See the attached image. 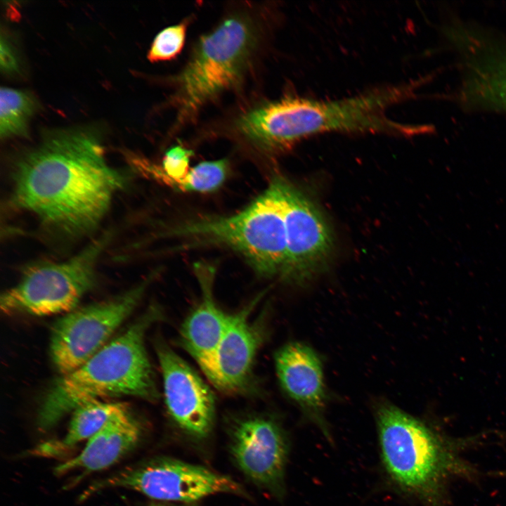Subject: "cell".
I'll use <instances>...</instances> for the list:
<instances>
[{
  "label": "cell",
  "mask_w": 506,
  "mask_h": 506,
  "mask_svg": "<svg viewBox=\"0 0 506 506\" xmlns=\"http://www.w3.org/2000/svg\"><path fill=\"white\" fill-rule=\"evenodd\" d=\"M171 235L195 245L229 247L264 276L280 275L286 261L284 215L271 183L237 214L192 220L175 227Z\"/></svg>",
  "instance_id": "cell-5"
},
{
  "label": "cell",
  "mask_w": 506,
  "mask_h": 506,
  "mask_svg": "<svg viewBox=\"0 0 506 506\" xmlns=\"http://www.w3.org/2000/svg\"><path fill=\"white\" fill-rule=\"evenodd\" d=\"M260 297L236 313L229 315L227 327L207 376L216 389L224 393L241 392L250 380L253 364L264 337L260 322L250 319Z\"/></svg>",
  "instance_id": "cell-14"
},
{
  "label": "cell",
  "mask_w": 506,
  "mask_h": 506,
  "mask_svg": "<svg viewBox=\"0 0 506 506\" xmlns=\"http://www.w3.org/2000/svg\"><path fill=\"white\" fill-rule=\"evenodd\" d=\"M155 348L169 416L186 433L197 438L207 436L212 429L215 415V401L211 389L164 342L157 340Z\"/></svg>",
  "instance_id": "cell-12"
},
{
  "label": "cell",
  "mask_w": 506,
  "mask_h": 506,
  "mask_svg": "<svg viewBox=\"0 0 506 506\" xmlns=\"http://www.w3.org/2000/svg\"><path fill=\"white\" fill-rule=\"evenodd\" d=\"M151 306L123 334L107 343L75 370L62 375L46 393L38 414L39 427H53L66 414L87 402L108 397L133 396L158 398L145 335L161 318Z\"/></svg>",
  "instance_id": "cell-4"
},
{
  "label": "cell",
  "mask_w": 506,
  "mask_h": 506,
  "mask_svg": "<svg viewBox=\"0 0 506 506\" xmlns=\"http://www.w3.org/2000/svg\"><path fill=\"white\" fill-rule=\"evenodd\" d=\"M274 361L283 390L331 441L325 419L327 396L319 355L304 343L292 342L276 351Z\"/></svg>",
  "instance_id": "cell-13"
},
{
  "label": "cell",
  "mask_w": 506,
  "mask_h": 506,
  "mask_svg": "<svg viewBox=\"0 0 506 506\" xmlns=\"http://www.w3.org/2000/svg\"><path fill=\"white\" fill-rule=\"evenodd\" d=\"M179 506H190V505H179Z\"/></svg>",
  "instance_id": "cell-23"
},
{
  "label": "cell",
  "mask_w": 506,
  "mask_h": 506,
  "mask_svg": "<svg viewBox=\"0 0 506 506\" xmlns=\"http://www.w3.org/2000/svg\"><path fill=\"white\" fill-rule=\"evenodd\" d=\"M187 27L188 22L185 20L160 32L155 37L148 53L149 60L165 61L176 57L184 46Z\"/></svg>",
  "instance_id": "cell-20"
},
{
  "label": "cell",
  "mask_w": 506,
  "mask_h": 506,
  "mask_svg": "<svg viewBox=\"0 0 506 506\" xmlns=\"http://www.w3.org/2000/svg\"><path fill=\"white\" fill-rule=\"evenodd\" d=\"M1 67L6 72L11 73L18 69L17 58L11 45L6 39L1 37L0 45Z\"/></svg>",
  "instance_id": "cell-21"
},
{
  "label": "cell",
  "mask_w": 506,
  "mask_h": 506,
  "mask_svg": "<svg viewBox=\"0 0 506 506\" xmlns=\"http://www.w3.org/2000/svg\"><path fill=\"white\" fill-rule=\"evenodd\" d=\"M257 41L254 22L242 15L227 18L212 32L201 37L177 78L176 101L181 119L194 114L240 80Z\"/></svg>",
  "instance_id": "cell-6"
},
{
  "label": "cell",
  "mask_w": 506,
  "mask_h": 506,
  "mask_svg": "<svg viewBox=\"0 0 506 506\" xmlns=\"http://www.w3.org/2000/svg\"><path fill=\"white\" fill-rule=\"evenodd\" d=\"M150 506H163V505L158 504V503H152V504H150Z\"/></svg>",
  "instance_id": "cell-22"
},
{
  "label": "cell",
  "mask_w": 506,
  "mask_h": 506,
  "mask_svg": "<svg viewBox=\"0 0 506 506\" xmlns=\"http://www.w3.org/2000/svg\"><path fill=\"white\" fill-rule=\"evenodd\" d=\"M195 271L202 291V299L183 323L180 343L201 368L209 375L229 315L216 304L213 295L215 268L209 264H197Z\"/></svg>",
  "instance_id": "cell-15"
},
{
  "label": "cell",
  "mask_w": 506,
  "mask_h": 506,
  "mask_svg": "<svg viewBox=\"0 0 506 506\" xmlns=\"http://www.w3.org/2000/svg\"><path fill=\"white\" fill-rule=\"evenodd\" d=\"M110 237L106 233L66 261L27 268L1 295V313L46 316L72 311L93 287L97 261Z\"/></svg>",
  "instance_id": "cell-7"
},
{
  "label": "cell",
  "mask_w": 506,
  "mask_h": 506,
  "mask_svg": "<svg viewBox=\"0 0 506 506\" xmlns=\"http://www.w3.org/2000/svg\"><path fill=\"white\" fill-rule=\"evenodd\" d=\"M128 407L120 402L95 400L75 408L72 412L67 432L61 440L42 443L34 448L33 454L52 456L62 454L97 433L117 413Z\"/></svg>",
  "instance_id": "cell-17"
},
{
  "label": "cell",
  "mask_w": 506,
  "mask_h": 506,
  "mask_svg": "<svg viewBox=\"0 0 506 506\" xmlns=\"http://www.w3.org/2000/svg\"><path fill=\"white\" fill-rule=\"evenodd\" d=\"M270 183L279 197L285 224L287 255L280 277L304 283L325 266L332 250L330 231L315 205L285 179L275 176Z\"/></svg>",
  "instance_id": "cell-10"
},
{
  "label": "cell",
  "mask_w": 506,
  "mask_h": 506,
  "mask_svg": "<svg viewBox=\"0 0 506 506\" xmlns=\"http://www.w3.org/2000/svg\"><path fill=\"white\" fill-rule=\"evenodd\" d=\"M410 85L389 86L351 98L322 100L286 96L240 115L236 126L248 141L268 151L285 150L327 132L413 135L421 129L394 121L386 112L411 96Z\"/></svg>",
  "instance_id": "cell-2"
},
{
  "label": "cell",
  "mask_w": 506,
  "mask_h": 506,
  "mask_svg": "<svg viewBox=\"0 0 506 506\" xmlns=\"http://www.w3.org/2000/svg\"><path fill=\"white\" fill-rule=\"evenodd\" d=\"M141 428L128 407L114 415L75 457L60 464L56 474L80 470L82 474L98 472L117 462L138 442Z\"/></svg>",
  "instance_id": "cell-16"
},
{
  "label": "cell",
  "mask_w": 506,
  "mask_h": 506,
  "mask_svg": "<svg viewBox=\"0 0 506 506\" xmlns=\"http://www.w3.org/2000/svg\"><path fill=\"white\" fill-rule=\"evenodd\" d=\"M124 182L96 139L67 132L51 137L18 162L12 200L49 227L79 235L98 225Z\"/></svg>",
  "instance_id": "cell-1"
},
{
  "label": "cell",
  "mask_w": 506,
  "mask_h": 506,
  "mask_svg": "<svg viewBox=\"0 0 506 506\" xmlns=\"http://www.w3.org/2000/svg\"><path fill=\"white\" fill-rule=\"evenodd\" d=\"M230 446L237 466L249 479L283 494L289 443L278 422L263 416L242 419L232 429Z\"/></svg>",
  "instance_id": "cell-11"
},
{
  "label": "cell",
  "mask_w": 506,
  "mask_h": 506,
  "mask_svg": "<svg viewBox=\"0 0 506 506\" xmlns=\"http://www.w3.org/2000/svg\"><path fill=\"white\" fill-rule=\"evenodd\" d=\"M34 101L26 91L8 87L0 90V135L2 138L27 134Z\"/></svg>",
  "instance_id": "cell-18"
},
{
  "label": "cell",
  "mask_w": 506,
  "mask_h": 506,
  "mask_svg": "<svg viewBox=\"0 0 506 506\" xmlns=\"http://www.w3.org/2000/svg\"><path fill=\"white\" fill-rule=\"evenodd\" d=\"M153 277L115 298L72 310L53 325L50 353L62 375L79 368L106 344L138 305Z\"/></svg>",
  "instance_id": "cell-8"
},
{
  "label": "cell",
  "mask_w": 506,
  "mask_h": 506,
  "mask_svg": "<svg viewBox=\"0 0 506 506\" xmlns=\"http://www.w3.org/2000/svg\"><path fill=\"white\" fill-rule=\"evenodd\" d=\"M110 488H122L150 498L192 502L216 493L242 494L232 479L202 466L160 458L120 471L93 484L84 496Z\"/></svg>",
  "instance_id": "cell-9"
},
{
  "label": "cell",
  "mask_w": 506,
  "mask_h": 506,
  "mask_svg": "<svg viewBox=\"0 0 506 506\" xmlns=\"http://www.w3.org/2000/svg\"><path fill=\"white\" fill-rule=\"evenodd\" d=\"M380 462L390 485L424 506H444L450 478L477 472L460 455L467 441L449 439L388 401L375 405Z\"/></svg>",
  "instance_id": "cell-3"
},
{
  "label": "cell",
  "mask_w": 506,
  "mask_h": 506,
  "mask_svg": "<svg viewBox=\"0 0 506 506\" xmlns=\"http://www.w3.org/2000/svg\"><path fill=\"white\" fill-rule=\"evenodd\" d=\"M226 159L205 161L190 169L187 174L177 181L172 188L186 192H213L223 183L227 176Z\"/></svg>",
  "instance_id": "cell-19"
}]
</instances>
